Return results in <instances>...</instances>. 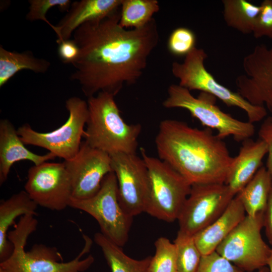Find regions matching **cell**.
I'll return each instance as SVG.
<instances>
[{
	"mask_svg": "<svg viewBox=\"0 0 272 272\" xmlns=\"http://www.w3.org/2000/svg\"><path fill=\"white\" fill-rule=\"evenodd\" d=\"M120 12L101 20L85 23L72 39L79 53L72 64L71 80L80 85L88 98L102 92L114 97L124 85L137 83L160 36L155 19L137 29L119 25Z\"/></svg>",
	"mask_w": 272,
	"mask_h": 272,
	"instance_id": "6da1fadb",
	"label": "cell"
},
{
	"mask_svg": "<svg viewBox=\"0 0 272 272\" xmlns=\"http://www.w3.org/2000/svg\"><path fill=\"white\" fill-rule=\"evenodd\" d=\"M155 141L159 159L191 185L225 183L234 157L211 129L166 119L160 123Z\"/></svg>",
	"mask_w": 272,
	"mask_h": 272,
	"instance_id": "7a4b0ae2",
	"label": "cell"
},
{
	"mask_svg": "<svg viewBox=\"0 0 272 272\" xmlns=\"http://www.w3.org/2000/svg\"><path fill=\"white\" fill-rule=\"evenodd\" d=\"M38 223L35 216L24 215L9 232L8 239L13 250L8 259L0 262V268L5 272H84L93 264L94 258L91 254L82 259L92 245V240L84 234V247L75 258L67 262L63 261L61 254L53 247L35 244L30 250L25 251L27 240L36 230Z\"/></svg>",
	"mask_w": 272,
	"mask_h": 272,
	"instance_id": "3957f363",
	"label": "cell"
},
{
	"mask_svg": "<svg viewBox=\"0 0 272 272\" xmlns=\"http://www.w3.org/2000/svg\"><path fill=\"white\" fill-rule=\"evenodd\" d=\"M87 103L88 116L84 141L109 155L136 154L141 125L124 121L114 96L101 92L88 98Z\"/></svg>",
	"mask_w": 272,
	"mask_h": 272,
	"instance_id": "277c9868",
	"label": "cell"
},
{
	"mask_svg": "<svg viewBox=\"0 0 272 272\" xmlns=\"http://www.w3.org/2000/svg\"><path fill=\"white\" fill-rule=\"evenodd\" d=\"M149 182L146 213L159 220L172 222L178 219L189 195L191 185L168 164L147 154L141 148Z\"/></svg>",
	"mask_w": 272,
	"mask_h": 272,
	"instance_id": "5b68a950",
	"label": "cell"
},
{
	"mask_svg": "<svg viewBox=\"0 0 272 272\" xmlns=\"http://www.w3.org/2000/svg\"><path fill=\"white\" fill-rule=\"evenodd\" d=\"M167 97L162 102L164 108L187 110L207 128L216 129L222 139L232 136L237 142L251 138L255 129L253 123L234 118L215 105L216 97L200 92L197 97L179 85L172 84L167 90Z\"/></svg>",
	"mask_w": 272,
	"mask_h": 272,
	"instance_id": "8992f818",
	"label": "cell"
},
{
	"mask_svg": "<svg viewBox=\"0 0 272 272\" xmlns=\"http://www.w3.org/2000/svg\"><path fill=\"white\" fill-rule=\"evenodd\" d=\"M208 55L201 48L194 47L181 63H172L173 75L179 81L180 86L191 90H198L221 100L228 107L239 108L246 112L249 122L253 123L262 120L267 115L265 107L251 104L238 92L219 84L206 69L204 63Z\"/></svg>",
	"mask_w": 272,
	"mask_h": 272,
	"instance_id": "52a82bcc",
	"label": "cell"
},
{
	"mask_svg": "<svg viewBox=\"0 0 272 272\" xmlns=\"http://www.w3.org/2000/svg\"><path fill=\"white\" fill-rule=\"evenodd\" d=\"M65 107L69 113L67 120L53 131L38 132L28 123L20 126L17 132L25 145L44 148L64 160L73 158L78 153L82 142L88 106L84 100L72 97L66 100Z\"/></svg>",
	"mask_w": 272,
	"mask_h": 272,
	"instance_id": "ba28073f",
	"label": "cell"
},
{
	"mask_svg": "<svg viewBox=\"0 0 272 272\" xmlns=\"http://www.w3.org/2000/svg\"><path fill=\"white\" fill-rule=\"evenodd\" d=\"M69 207L92 216L101 233L119 246L122 247L127 242L133 217L119 202L117 179L113 171L105 176L96 194L83 199L72 197Z\"/></svg>",
	"mask_w": 272,
	"mask_h": 272,
	"instance_id": "9c48e42d",
	"label": "cell"
},
{
	"mask_svg": "<svg viewBox=\"0 0 272 272\" xmlns=\"http://www.w3.org/2000/svg\"><path fill=\"white\" fill-rule=\"evenodd\" d=\"M262 228L263 213L246 215L216 251L243 271L252 272L266 266L271 248L262 237Z\"/></svg>",
	"mask_w": 272,
	"mask_h": 272,
	"instance_id": "30bf717a",
	"label": "cell"
},
{
	"mask_svg": "<svg viewBox=\"0 0 272 272\" xmlns=\"http://www.w3.org/2000/svg\"><path fill=\"white\" fill-rule=\"evenodd\" d=\"M235 196L225 183L192 185L177 219L179 231L194 236L217 219Z\"/></svg>",
	"mask_w": 272,
	"mask_h": 272,
	"instance_id": "8fae6325",
	"label": "cell"
},
{
	"mask_svg": "<svg viewBox=\"0 0 272 272\" xmlns=\"http://www.w3.org/2000/svg\"><path fill=\"white\" fill-rule=\"evenodd\" d=\"M24 187L38 206L52 211L69 207L72 197L71 181L63 162H45L31 166Z\"/></svg>",
	"mask_w": 272,
	"mask_h": 272,
	"instance_id": "7c38bea8",
	"label": "cell"
},
{
	"mask_svg": "<svg viewBox=\"0 0 272 272\" xmlns=\"http://www.w3.org/2000/svg\"><path fill=\"white\" fill-rule=\"evenodd\" d=\"M117 182L118 197L125 211L134 217L145 212L149 190L148 169L137 154L119 153L110 155Z\"/></svg>",
	"mask_w": 272,
	"mask_h": 272,
	"instance_id": "4fadbf2b",
	"label": "cell"
},
{
	"mask_svg": "<svg viewBox=\"0 0 272 272\" xmlns=\"http://www.w3.org/2000/svg\"><path fill=\"white\" fill-rule=\"evenodd\" d=\"M245 74L237 77V92L251 104L272 113V45H256L243 60Z\"/></svg>",
	"mask_w": 272,
	"mask_h": 272,
	"instance_id": "5bb4252c",
	"label": "cell"
},
{
	"mask_svg": "<svg viewBox=\"0 0 272 272\" xmlns=\"http://www.w3.org/2000/svg\"><path fill=\"white\" fill-rule=\"evenodd\" d=\"M70 176L72 197L83 199L94 196L99 190L105 176L112 171L110 155L82 142L72 159L63 161Z\"/></svg>",
	"mask_w": 272,
	"mask_h": 272,
	"instance_id": "9a60e30c",
	"label": "cell"
},
{
	"mask_svg": "<svg viewBox=\"0 0 272 272\" xmlns=\"http://www.w3.org/2000/svg\"><path fill=\"white\" fill-rule=\"evenodd\" d=\"M122 0H81L72 3L55 26L56 43L71 39L74 31L87 22L104 19L118 11Z\"/></svg>",
	"mask_w": 272,
	"mask_h": 272,
	"instance_id": "2e32d148",
	"label": "cell"
},
{
	"mask_svg": "<svg viewBox=\"0 0 272 272\" xmlns=\"http://www.w3.org/2000/svg\"><path fill=\"white\" fill-rule=\"evenodd\" d=\"M51 152L38 155L29 150L21 140L13 123L8 119L0 120V185L8 179L13 165L23 160H28L39 165L55 159Z\"/></svg>",
	"mask_w": 272,
	"mask_h": 272,
	"instance_id": "e0dca14e",
	"label": "cell"
},
{
	"mask_svg": "<svg viewBox=\"0 0 272 272\" xmlns=\"http://www.w3.org/2000/svg\"><path fill=\"white\" fill-rule=\"evenodd\" d=\"M267 154L266 144L258 138L242 142L237 156L233 158L225 184L236 195L262 166V161Z\"/></svg>",
	"mask_w": 272,
	"mask_h": 272,
	"instance_id": "ac0fdd59",
	"label": "cell"
},
{
	"mask_svg": "<svg viewBox=\"0 0 272 272\" xmlns=\"http://www.w3.org/2000/svg\"><path fill=\"white\" fill-rule=\"evenodd\" d=\"M246 216L242 203L235 195L217 219L193 236L201 255H207L215 251L218 246Z\"/></svg>",
	"mask_w": 272,
	"mask_h": 272,
	"instance_id": "d6986e66",
	"label": "cell"
},
{
	"mask_svg": "<svg viewBox=\"0 0 272 272\" xmlns=\"http://www.w3.org/2000/svg\"><path fill=\"white\" fill-rule=\"evenodd\" d=\"M38 206L28 193L22 190L14 194L0 203V262L8 259L13 250V245L8 239V231L18 217L27 215L35 216Z\"/></svg>",
	"mask_w": 272,
	"mask_h": 272,
	"instance_id": "ffe728a7",
	"label": "cell"
},
{
	"mask_svg": "<svg viewBox=\"0 0 272 272\" xmlns=\"http://www.w3.org/2000/svg\"><path fill=\"white\" fill-rule=\"evenodd\" d=\"M272 186V178L264 166H261L252 179L236 195L246 215L254 217L264 213Z\"/></svg>",
	"mask_w": 272,
	"mask_h": 272,
	"instance_id": "44dd1931",
	"label": "cell"
},
{
	"mask_svg": "<svg viewBox=\"0 0 272 272\" xmlns=\"http://www.w3.org/2000/svg\"><path fill=\"white\" fill-rule=\"evenodd\" d=\"M50 62L35 57L31 51L22 52L9 51L0 46V87L5 85L18 72L28 70L35 73H45Z\"/></svg>",
	"mask_w": 272,
	"mask_h": 272,
	"instance_id": "7402d4cb",
	"label": "cell"
},
{
	"mask_svg": "<svg viewBox=\"0 0 272 272\" xmlns=\"http://www.w3.org/2000/svg\"><path fill=\"white\" fill-rule=\"evenodd\" d=\"M94 240L100 247L111 272H148L151 256L140 260L132 258L101 232L95 234Z\"/></svg>",
	"mask_w": 272,
	"mask_h": 272,
	"instance_id": "603a6c76",
	"label": "cell"
},
{
	"mask_svg": "<svg viewBox=\"0 0 272 272\" xmlns=\"http://www.w3.org/2000/svg\"><path fill=\"white\" fill-rule=\"evenodd\" d=\"M223 17L226 24L244 34L252 33L260 6L246 0H223Z\"/></svg>",
	"mask_w": 272,
	"mask_h": 272,
	"instance_id": "cb8c5ba5",
	"label": "cell"
},
{
	"mask_svg": "<svg viewBox=\"0 0 272 272\" xmlns=\"http://www.w3.org/2000/svg\"><path fill=\"white\" fill-rule=\"evenodd\" d=\"M159 10L157 0H122L119 25L125 29L140 28L149 23Z\"/></svg>",
	"mask_w": 272,
	"mask_h": 272,
	"instance_id": "d4e9b609",
	"label": "cell"
},
{
	"mask_svg": "<svg viewBox=\"0 0 272 272\" xmlns=\"http://www.w3.org/2000/svg\"><path fill=\"white\" fill-rule=\"evenodd\" d=\"M173 243L176 250L177 272H196L202 255L193 236L178 231Z\"/></svg>",
	"mask_w": 272,
	"mask_h": 272,
	"instance_id": "484cf974",
	"label": "cell"
},
{
	"mask_svg": "<svg viewBox=\"0 0 272 272\" xmlns=\"http://www.w3.org/2000/svg\"><path fill=\"white\" fill-rule=\"evenodd\" d=\"M155 253L151 256L148 272H177L176 250L174 243L161 237L155 242Z\"/></svg>",
	"mask_w": 272,
	"mask_h": 272,
	"instance_id": "4316f807",
	"label": "cell"
},
{
	"mask_svg": "<svg viewBox=\"0 0 272 272\" xmlns=\"http://www.w3.org/2000/svg\"><path fill=\"white\" fill-rule=\"evenodd\" d=\"M29 11L26 19L30 21L41 20L46 23L54 31L55 26L46 18V15L51 8L57 7L61 12H67L72 4L69 0H30Z\"/></svg>",
	"mask_w": 272,
	"mask_h": 272,
	"instance_id": "83f0119b",
	"label": "cell"
},
{
	"mask_svg": "<svg viewBox=\"0 0 272 272\" xmlns=\"http://www.w3.org/2000/svg\"><path fill=\"white\" fill-rule=\"evenodd\" d=\"M196 37L193 32L185 27H179L171 33L167 47L171 53L176 56H186L195 47Z\"/></svg>",
	"mask_w": 272,
	"mask_h": 272,
	"instance_id": "f1b7e54d",
	"label": "cell"
},
{
	"mask_svg": "<svg viewBox=\"0 0 272 272\" xmlns=\"http://www.w3.org/2000/svg\"><path fill=\"white\" fill-rule=\"evenodd\" d=\"M216 251L202 255L196 272H243Z\"/></svg>",
	"mask_w": 272,
	"mask_h": 272,
	"instance_id": "f546056e",
	"label": "cell"
},
{
	"mask_svg": "<svg viewBox=\"0 0 272 272\" xmlns=\"http://www.w3.org/2000/svg\"><path fill=\"white\" fill-rule=\"evenodd\" d=\"M256 19L252 33L256 38L267 36L272 39V0H264Z\"/></svg>",
	"mask_w": 272,
	"mask_h": 272,
	"instance_id": "4dcf8cb0",
	"label": "cell"
},
{
	"mask_svg": "<svg viewBox=\"0 0 272 272\" xmlns=\"http://www.w3.org/2000/svg\"><path fill=\"white\" fill-rule=\"evenodd\" d=\"M259 138L266 144L267 158L266 168L272 178V116L266 117L258 130Z\"/></svg>",
	"mask_w": 272,
	"mask_h": 272,
	"instance_id": "1f68e13d",
	"label": "cell"
},
{
	"mask_svg": "<svg viewBox=\"0 0 272 272\" xmlns=\"http://www.w3.org/2000/svg\"><path fill=\"white\" fill-rule=\"evenodd\" d=\"M58 54L63 63H72L79 55V47L72 38L59 43Z\"/></svg>",
	"mask_w": 272,
	"mask_h": 272,
	"instance_id": "d6a6232c",
	"label": "cell"
},
{
	"mask_svg": "<svg viewBox=\"0 0 272 272\" xmlns=\"http://www.w3.org/2000/svg\"><path fill=\"white\" fill-rule=\"evenodd\" d=\"M263 228L267 238L272 245V186L267 203L263 213Z\"/></svg>",
	"mask_w": 272,
	"mask_h": 272,
	"instance_id": "836d02e7",
	"label": "cell"
},
{
	"mask_svg": "<svg viewBox=\"0 0 272 272\" xmlns=\"http://www.w3.org/2000/svg\"><path fill=\"white\" fill-rule=\"evenodd\" d=\"M266 266L269 269V272H272V247L271 253L268 258Z\"/></svg>",
	"mask_w": 272,
	"mask_h": 272,
	"instance_id": "e575fe53",
	"label": "cell"
},
{
	"mask_svg": "<svg viewBox=\"0 0 272 272\" xmlns=\"http://www.w3.org/2000/svg\"><path fill=\"white\" fill-rule=\"evenodd\" d=\"M257 272H269V269L267 266H264L259 270Z\"/></svg>",
	"mask_w": 272,
	"mask_h": 272,
	"instance_id": "d590c367",
	"label": "cell"
},
{
	"mask_svg": "<svg viewBox=\"0 0 272 272\" xmlns=\"http://www.w3.org/2000/svg\"><path fill=\"white\" fill-rule=\"evenodd\" d=\"M0 272H5V271L3 270V269L0 268Z\"/></svg>",
	"mask_w": 272,
	"mask_h": 272,
	"instance_id": "8d00e7d4",
	"label": "cell"
}]
</instances>
